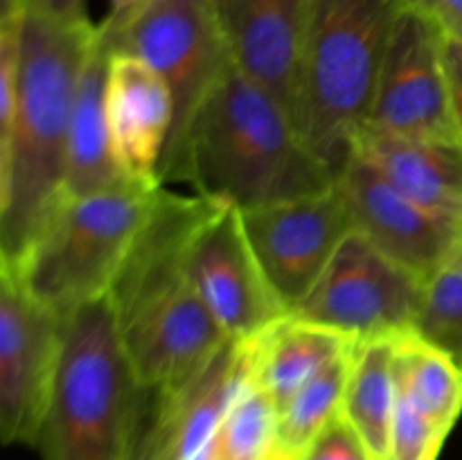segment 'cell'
I'll return each instance as SVG.
<instances>
[{"label": "cell", "mask_w": 462, "mask_h": 460, "mask_svg": "<svg viewBox=\"0 0 462 460\" xmlns=\"http://www.w3.org/2000/svg\"><path fill=\"white\" fill-rule=\"evenodd\" d=\"M248 212L332 188V179L273 93L230 66L189 120L162 185Z\"/></svg>", "instance_id": "obj_1"}, {"label": "cell", "mask_w": 462, "mask_h": 460, "mask_svg": "<svg viewBox=\"0 0 462 460\" xmlns=\"http://www.w3.org/2000/svg\"><path fill=\"white\" fill-rule=\"evenodd\" d=\"M208 203L162 188L108 293L126 356L152 395L183 388L230 341L188 271L189 235Z\"/></svg>", "instance_id": "obj_2"}, {"label": "cell", "mask_w": 462, "mask_h": 460, "mask_svg": "<svg viewBox=\"0 0 462 460\" xmlns=\"http://www.w3.org/2000/svg\"><path fill=\"white\" fill-rule=\"evenodd\" d=\"M97 25L25 12L21 95L0 138V264H12L66 197L68 140L77 84Z\"/></svg>", "instance_id": "obj_3"}, {"label": "cell", "mask_w": 462, "mask_h": 460, "mask_svg": "<svg viewBox=\"0 0 462 460\" xmlns=\"http://www.w3.org/2000/svg\"><path fill=\"white\" fill-rule=\"evenodd\" d=\"M409 0H307L293 117L334 180L368 131L388 41Z\"/></svg>", "instance_id": "obj_4"}, {"label": "cell", "mask_w": 462, "mask_h": 460, "mask_svg": "<svg viewBox=\"0 0 462 460\" xmlns=\"http://www.w3.org/2000/svg\"><path fill=\"white\" fill-rule=\"evenodd\" d=\"M149 400L111 298H99L66 316L61 363L34 449L43 460H135Z\"/></svg>", "instance_id": "obj_5"}, {"label": "cell", "mask_w": 462, "mask_h": 460, "mask_svg": "<svg viewBox=\"0 0 462 460\" xmlns=\"http://www.w3.org/2000/svg\"><path fill=\"white\" fill-rule=\"evenodd\" d=\"M162 188L122 185L97 194H66L30 246L0 264L48 309L70 316L106 298L147 225Z\"/></svg>", "instance_id": "obj_6"}, {"label": "cell", "mask_w": 462, "mask_h": 460, "mask_svg": "<svg viewBox=\"0 0 462 460\" xmlns=\"http://www.w3.org/2000/svg\"><path fill=\"white\" fill-rule=\"evenodd\" d=\"M104 41L111 52L131 54L153 68L170 88L174 129L162 158L165 170L194 113L233 66L217 0H149L117 34Z\"/></svg>", "instance_id": "obj_7"}, {"label": "cell", "mask_w": 462, "mask_h": 460, "mask_svg": "<svg viewBox=\"0 0 462 460\" xmlns=\"http://www.w3.org/2000/svg\"><path fill=\"white\" fill-rule=\"evenodd\" d=\"M424 280L352 230L307 296L302 318L356 341L413 332Z\"/></svg>", "instance_id": "obj_8"}, {"label": "cell", "mask_w": 462, "mask_h": 460, "mask_svg": "<svg viewBox=\"0 0 462 460\" xmlns=\"http://www.w3.org/2000/svg\"><path fill=\"white\" fill-rule=\"evenodd\" d=\"M368 131L462 144L445 70V32L413 5L393 27Z\"/></svg>", "instance_id": "obj_9"}, {"label": "cell", "mask_w": 462, "mask_h": 460, "mask_svg": "<svg viewBox=\"0 0 462 460\" xmlns=\"http://www.w3.org/2000/svg\"><path fill=\"white\" fill-rule=\"evenodd\" d=\"M66 318L0 269V440L34 449L63 350Z\"/></svg>", "instance_id": "obj_10"}, {"label": "cell", "mask_w": 462, "mask_h": 460, "mask_svg": "<svg viewBox=\"0 0 462 460\" xmlns=\"http://www.w3.org/2000/svg\"><path fill=\"white\" fill-rule=\"evenodd\" d=\"M188 271L230 341L251 343L289 314L253 253L242 212L228 203L210 201L194 224Z\"/></svg>", "instance_id": "obj_11"}, {"label": "cell", "mask_w": 462, "mask_h": 460, "mask_svg": "<svg viewBox=\"0 0 462 460\" xmlns=\"http://www.w3.org/2000/svg\"><path fill=\"white\" fill-rule=\"evenodd\" d=\"M242 219L253 253L289 314L300 309L355 230L337 183L323 192L242 212Z\"/></svg>", "instance_id": "obj_12"}, {"label": "cell", "mask_w": 462, "mask_h": 460, "mask_svg": "<svg viewBox=\"0 0 462 460\" xmlns=\"http://www.w3.org/2000/svg\"><path fill=\"white\" fill-rule=\"evenodd\" d=\"M337 185L356 233L422 280L460 251V228L415 206L361 158L355 156Z\"/></svg>", "instance_id": "obj_13"}, {"label": "cell", "mask_w": 462, "mask_h": 460, "mask_svg": "<svg viewBox=\"0 0 462 460\" xmlns=\"http://www.w3.org/2000/svg\"><path fill=\"white\" fill-rule=\"evenodd\" d=\"M111 147L125 179L165 188L162 158L174 129V99L153 68L125 52H111L104 86Z\"/></svg>", "instance_id": "obj_14"}, {"label": "cell", "mask_w": 462, "mask_h": 460, "mask_svg": "<svg viewBox=\"0 0 462 460\" xmlns=\"http://www.w3.org/2000/svg\"><path fill=\"white\" fill-rule=\"evenodd\" d=\"M305 7L307 0H217L233 63L273 93L291 115Z\"/></svg>", "instance_id": "obj_15"}, {"label": "cell", "mask_w": 462, "mask_h": 460, "mask_svg": "<svg viewBox=\"0 0 462 460\" xmlns=\"http://www.w3.org/2000/svg\"><path fill=\"white\" fill-rule=\"evenodd\" d=\"M355 156L415 206L462 230V144L365 131Z\"/></svg>", "instance_id": "obj_16"}, {"label": "cell", "mask_w": 462, "mask_h": 460, "mask_svg": "<svg viewBox=\"0 0 462 460\" xmlns=\"http://www.w3.org/2000/svg\"><path fill=\"white\" fill-rule=\"evenodd\" d=\"M356 338L287 314L248 343L251 379L282 409L305 383L356 347Z\"/></svg>", "instance_id": "obj_17"}, {"label": "cell", "mask_w": 462, "mask_h": 460, "mask_svg": "<svg viewBox=\"0 0 462 460\" xmlns=\"http://www.w3.org/2000/svg\"><path fill=\"white\" fill-rule=\"evenodd\" d=\"M108 57L111 48L102 39L97 27V41L81 68L70 117L66 194L75 197L134 185L117 167L111 147V131H108L106 104H104Z\"/></svg>", "instance_id": "obj_18"}, {"label": "cell", "mask_w": 462, "mask_h": 460, "mask_svg": "<svg viewBox=\"0 0 462 460\" xmlns=\"http://www.w3.org/2000/svg\"><path fill=\"white\" fill-rule=\"evenodd\" d=\"M395 338L356 343L341 418L364 442L373 460H391V433L397 406Z\"/></svg>", "instance_id": "obj_19"}, {"label": "cell", "mask_w": 462, "mask_h": 460, "mask_svg": "<svg viewBox=\"0 0 462 460\" xmlns=\"http://www.w3.org/2000/svg\"><path fill=\"white\" fill-rule=\"evenodd\" d=\"M397 388L447 436L462 413V365L449 352L406 332L395 338Z\"/></svg>", "instance_id": "obj_20"}, {"label": "cell", "mask_w": 462, "mask_h": 460, "mask_svg": "<svg viewBox=\"0 0 462 460\" xmlns=\"http://www.w3.org/2000/svg\"><path fill=\"white\" fill-rule=\"evenodd\" d=\"M201 460H282L280 409L251 374L226 410Z\"/></svg>", "instance_id": "obj_21"}, {"label": "cell", "mask_w": 462, "mask_h": 460, "mask_svg": "<svg viewBox=\"0 0 462 460\" xmlns=\"http://www.w3.org/2000/svg\"><path fill=\"white\" fill-rule=\"evenodd\" d=\"M356 350V347H355ZM355 350L325 368L280 409V455L300 460L311 442L341 415Z\"/></svg>", "instance_id": "obj_22"}, {"label": "cell", "mask_w": 462, "mask_h": 460, "mask_svg": "<svg viewBox=\"0 0 462 460\" xmlns=\"http://www.w3.org/2000/svg\"><path fill=\"white\" fill-rule=\"evenodd\" d=\"M415 332L449 352L462 365V251L424 280Z\"/></svg>", "instance_id": "obj_23"}, {"label": "cell", "mask_w": 462, "mask_h": 460, "mask_svg": "<svg viewBox=\"0 0 462 460\" xmlns=\"http://www.w3.org/2000/svg\"><path fill=\"white\" fill-rule=\"evenodd\" d=\"M447 433L420 413L397 388L391 433V460H438Z\"/></svg>", "instance_id": "obj_24"}, {"label": "cell", "mask_w": 462, "mask_h": 460, "mask_svg": "<svg viewBox=\"0 0 462 460\" xmlns=\"http://www.w3.org/2000/svg\"><path fill=\"white\" fill-rule=\"evenodd\" d=\"M300 460H373L350 424L338 415L302 454Z\"/></svg>", "instance_id": "obj_25"}, {"label": "cell", "mask_w": 462, "mask_h": 460, "mask_svg": "<svg viewBox=\"0 0 462 460\" xmlns=\"http://www.w3.org/2000/svg\"><path fill=\"white\" fill-rule=\"evenodd\" d=\"M413 7L427 14L445 36L462 39V0H409Z\"/></svg>", "instance_id": "obj_26"}, {"label": "cell", "mask_w": 462, "mask_h": 460, "mask_svg": "<svg viewBox=\"0 0 462 460\" xmlns=\"http://www.w3.org/2000/svg\"><path fill=\"white\" fill-rule=\"evenodd\" d=\"M445 70L447 84H449L451 111H454V120L462 140V39L445 36Z\"/></svg>", "instance_id": "obj_27"}, {"label": "cell", "mask_w": 462, "mask_h": 460, "mask_svg": "<svg viewBox=\"0 0 462 460\" xmlns=\"http://www.w3.org/2000/svg\"><path fill=\"white\" fill-rule=\"evenodd\" d=\"M25 7V12L39 14V16L54 18V21L63 23H86L88 18V9L86 3L88 0H18Z\"/></svg>", "instance_id": "obj_28"}, {"label": "cell", "mask_w": 462, "mask_h": 460, "mask_svg": "<svg viewBox=\"0 0 462 460\" xmlns=\"http://www.w3.org/2000/svg\"><path fill=\"white\" fill-rule=\"evenodd\" d=\"M147 3L149 0H108L111 9H108L106 18L97 25L99 34H102L104 39H111V36L117 34V32H120Z\"/></svg>", "instance_id": "obj_29"}, {"label": "cell", "mask_w": 462, "mask_h": 460, "mask_svg": "<svg viewBox=\"0 0 462 460\" xmlns=\"http://www.w3.org/2000/svg\"><path fill=\"white\" fill-rule=\"evenodd\" d=\"M460 251H462V246H460Z\"/></svg>", "instance_id": "obj_30"}, {"label": "cell", "mask_w": 462, "mask_h": 460, "mask_svg": "<svg viewBox=\"0 0 462 460\" xmlns=\"http://www.w3.org/2000/svg\"><path fill=\"white\" fill-rule=\"evenodd\" d=\"M135 460H138V458H135Z\"/></svg>", "instance_id": "obj_31"}]
</instances>
